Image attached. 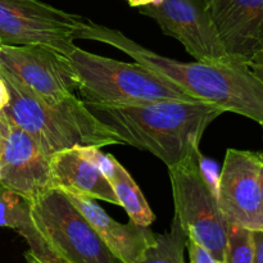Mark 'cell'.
<instances>
[{
	"instance_id": "6da1fadb",
	"label": "cell",
	"mask_w": 263,
	"mask_h": 263,
	"mask_svg": "<svg viewBox=\"0 0 263 263\" xmlns=\"http://www.w3.org/2000/svg\"><path fill=\"white\" fill-rule=\"evenodd\" d=\"M76 37L113 46L181 87L190 97L212 103L223 112L244 116L263 127V82L244 62L234 58L222 63L179 62L139 45L121 31L89 20L77 31Z\"/></svg>"
},
{
	"instance_id": "7a4b0ae2",
	"label": "cell",
	"mask_w": 263,
	"mask_h": 263,
	"mask_svg": "<svg viewBox=\"0 0 263 263\" xmlns=\"http://www.w3.org/2000/svg\"><path fill=\"white\" fill-rule=\"evenodd\" d=\"M85 104L122 144L149 152L164 162L167 168L199 156L204 131L225 113L217 105L203 100Z\"/></svg>"
},
{
	"instance_id": "3957f363",
	"label": "cell",
	"mask_w": 263,
	"mask_h": 263,
	"mask_svg": "<svg viewBox=\"0 0 263 263\" xmlns=\"http://www.w3.org/2000/svg\"><path fill=\"white\" fill-rule=\"evenodd\" d=\"M0 76L10 92L9 104L2 113L8 121L32 136L49 156L77 146L103 148L122 144L76 94L59 102H48L2 68Z\"/></svg>"
},
{
	"instance_id": "277c9868",
	"label": "cell",
	"mask_w": 263,
	"mask_h": 263,
	"mask_svg": "<svg viewBox=\"0 0 263 263\" xmlns=\"http://www.w3.org/2000/svg\"><path fill=\"white\" fill-rule=\"evenodd\" d=\"M68 59L85 103L139 104L157 100H199L139 62L126 63L74 46Z\"/></svg>"
},
{
	"instance_id": "5b68a950",
	"label": "cell",
	"mask_w": 263,
	"mask_h": 263,
	"mask_svg": "<svg viewBox=\"0 0 263 263\" xmlns=\"http://www.w3.org/2000/svg\"><path fill=\"white\" fill-rule=\"evenodd\" d=\"M36 231L54 254L67 263H122L61 189H48L31 200Z\"/></svg>"
},
{
	"instance_id": "8992f818",
	"label": "cell",
	"mask_w": 263,
	"mask_h": 263,
	"mask_svg": "<svg viewBox=\"0 0 263 263\" xmlns=\"http://www.w3.org/2000/svg\"><path fill=\"white\" fill-rule=\"evenodd\" d=\"M199 156L168 167L175 217L187 238L223 263L229 222L218 205L216 189L200 167Z\"/></svg>"
},
{
	"instance_id": "52a82bcc",
	"label": "cell",
	"mask_w": 263,
	"mask_h": 263,
	"mask_svg": "<svg viewBox=\"0 0 263 263\" xmlns=\"http://www.w3.org/2000/svg\"><path fill=\"white\" fill-rule=\"evenodd\" d=\"M85 21L39 0H0V44L44 45L68 55Z\"/></svg>"
},
{
	"instance_id": "ba28073f",
	"label": "cell",
	"mask_w": 263,
	"mask_h": 263,
	"mask_svg": "<svg viewBox=\"0 0 263 263\" xmlns=\"http://www.w3.org/2000/svg\"><path fill=\"white\" fill-rule=\"evenodd\" d=\"M139 12L180 41L197 62L222 63L233 59L226 53L204 0H159L143 5Z\"/></svg>"
},
{
	"instance_id": "9c48e42d",
	"label": "cell",
	"mask_w": 263,
	"mask_h": 263,
	"mask_svg": "<svg viewBox=\"0 0 263 263\" xmlns=\"http://www.w3.org/2000/svg\"><path fill=\"white\" fill-rule=\"evenodd\" d=\"M0 68L48 102L77 91V76L68 57L44 45L0 44Z\"/></svg>"
},
{
	"instance_id": "30bf717a",
	"label": "cell",
	"mask_w": 263,
	"mask_h": 263,
	"mask_svg": "<svg viewBox=\"0 0 263 263\" xmlns=\"http://www.w3.org/2000/svg\"><path fill=\"white\" fill-rule=\"evenodd\" d=\"M261 159L262 153L228 149L216 185L218 205L228 222L252 231L263 230Z\"/></svg>"
},
{
	"instance_id": "8fae6325",
	"label": "cell",
	"mask_w": 263,
	"mask_h": 263,
	"mask_svg": "<svg viewBox=\"0 0 263 263\" xmlns=\"http://www.w3.org/2000/svg\"><path fill=\"white\" fill-rule=\"evenodd\" d=\"M50 157L32 136L8 121L0 154V185L33 200L50 189Z\"/></svg>"
},
{
	"instance_id": "7c38bea8",
	"label": "cell",
	"mask_w": 263,
	"mask_h": 263,
	"mask_svg": "<svg viewBox=\"0 0 263 263\" xmlns=\"http://www.w3.org/2000/svg\"><path fill=\"white\" fill-rule=\"evenodd\" d=\"M231 58L247 62L263 44V0H204Z\"/></svg>"
},
{
	"instance_id": "4fadbf2b",
	"label": "cell",
	"mask_w": 263,
	"mask_h": 263,
	"mask_svg": "<svg viewBox=\"0 0 263 263\" xmlns=\"http://www.w3.org/2000/svg\"><path fill=\"white\" fill-rule=\"evenodd\" d=\"M64 193L89 221L113 256L122 263H136L156 241L157 235L146 226L136 225L133 221L128 223L117 222L91 198L77 193Z\"/></svg>"
},
{
	"instance_id": "5bb4252c",
	"label": "cell",
	"mask_w": 263,
	"mask_h": 263,
	"mask_svg": "<svg viewBox=\"0 0 263 263\" xmlns=\"http://www.w3.org/2000/svg\"><path fill=\"white\" fill-rule=\"evenodd\" d=\"M50 189L77 193L118 205L117 197L104 175L82 158L76 148L57 152L50 157Z\"/></svg>"
},
{
	"instance_id": "9a60e30c",
	"label": "cell",
	"mask_w": 263,
	"mask_h": 263,
	"mask_svg": "<svg viewBox=\"0 0 263 263\" xmlns=\"http://www.w3.org/2000/svg\"><path fill=\"white\" fill-rule=\"evenodd\" d=\"M107 180L117 197L118 205L125 208L130 221L136 225L149 228L156 220V216L149 207L140 187L120 162Z\"/></svg>"
},
{
	"instance_id": "2e32d148",
	"label": "cell",
	"mask_w": 263,
	"mask_h": 263,
	"mask_svg": "<svg viewBox=\"0 0 263 263\" xmlns=\"http://www.w3.org/2000/svg\"><path fill=\"white\" fill-rule=\"evenodd\" d=\"M0 228L17 231L26 241L36 235L31 217V200L0 185Z\"/></svg>"
},
{
	"instance_id": "e0dca14e",
	"label": "cell",
	"mask_w": 263,
	"mask_h": 263,
	"mask_svg": "<svg viewBox=\"0 0 263 263\" xmlns=\"http://www.w3.org/2000/svg\"><path fill=\"white\" fill-rule=\"evenodd\" d=\"M187 236L181 223L174 216L171 229L156 236V241L144 252L136 263H185Z\"/></svg>"
},
{
	"instance_id": "ac0fdd59",
	"label": "cell",
	"mask_w": 263,
	"mask_h": 263,
	"mask_svg": "<svg viewBox=\"0 0 263 263\" xmlns=\"http://www.w3.org/2000/svg\"><path fill=\"white\" fill-rule=\"evenodd\" d=\"M254 244L252 230L229 223L228 244L223 263H253Z\"/></svg>"
},
{
	"instance_id": "d6986e66",
	"label": "cell",
	"mask_w": 263,
	"mask_h": 263,
	"mask_svg": "<svg viewBox=\"0 0 263 263\" xmlns=\"http://www.w3.org/2000/svg\"><path fill=\"white\" fill-rule=\"evenodd\" d=\"M27 244L30 247L28 251L35 256L37 263H67L48 248V246L44 243L43 239L37 234V231H36V235L31 240L27 241Z\"/></svg>"
},
{
	"instance_id": "ffe728a7",
	"label": "cell",
	"mask_w": 263,
	"mask_h": 263,
	"mask_svg": "<svg viewBox=\"0 0 263 263\" xmlns=\"http://www.w3.org/2000/svg\"><path fill=\"white\" fill-rule=\"evenodd\" d=\"M186 249L187 253H189L190 263H221L207 249L200 247L199 244H197L189 238L186 240Z\"/></svg>"
},
{
	"instance_id": "44dd1931",
	"label": "cell",
	"mask_w": 263,
	"mask_h": 263,
	"mask_svg": "<svg viewBox=\"0 0 263 263\" xmlns=\"http://www.w3.org/2000/svg\"><path fill=\"white\" fill-rule=\"evenodd\" d=\"M246 64L249 68V71L263 82V44Z\"/></svg>"
},
{
	"instance_id": "7402d4cb",
	"label": "cell",
	"mask_w": 263,
	"mask_h": 263,
	"mask_svg": "<svg viewBox=\"0 0 263 263\" xmlns=\"http://www.w3.org/2000/svg\"><path fill=\"white\" fill-rule=\"evenodd\" d=\"M254 244L253 263H263V230L252 231Z\"/></svg>"
},
{
	"instance_id": "603a6c76",
	"label": "cell",
	"mask_w": 263,
	"mask_h": 263,
	"mask_svg": "<svg viewBox=\"0 0 263 263\" xmlns=\"http://www.w3.org/2000/svg\"><path fill=\"white\" fill-rule=\"evenodd\" d=\"M9 100H10L9 89H8L4 79L0 76V113L7 108V105L9 104Z\"/></svg>"
},
{
	"instance_id": "cb8c5ba5",
	"label": "cell",
	"mask_w": 263,
	"mask_h": 263,
	"mask_svg": "<svg viewBox=\"0 0 263 263\" xmlns=\"http://www.w3.org/2000/svg\"><path fill=\"white\" fill-rule=\"evenodd\" d=\"M8 130V120L4 117L3 113H0V154H2L3 143H4L5 135H7Z\"/></svg>"
},
{
	"instance_id": "d4e9b609",
	"label": "cell",
	"mask_w": 263,
	"mask_h": 263,
	"mask_svg": "<svg viewBox=\"0 0 263 263\" xmlns=\"http://www.w3.org/2000/svg\"><path fill=\"white\" fill-rule=\"evenodd\" d=\"M126 2H127L128 5H131V7L140 8V7H143V5L152 4V3L159 2V0H126Z\"/></svg>"
},
{
	"instance_id": "484cf974",
	"label": "cell",
	"mask_w": 263,
	"mask_h": 263,
	"mask_svg": "<svg viewBox=\"0 0 263 263\" xmlns=\"http://www.w3.org/2000/svg\"><path fill=\"white\" fill-rule=\"evenodd\" d=\"M259 186H261V197H262V203H263V153H262V159H261V166H259Z\"/></svg>"
},
{
	"instance_id": "4316f807",
	"label": "cell",
	"mask_w": 263,
	"mask_h": 263,
	"mask_svg": "<svg viewBox=\"0 0 263 263\" xmlns=\"http://www.w3.org/2000/svg\"><path fill=\"white\" fill-rule=\"evenodd\" d=\"M25 258H26V262H27V263H37V261H36V258H35V256H33V254L31 253L30 251L26 252Z\"/></svg>"
}]
</instances>
